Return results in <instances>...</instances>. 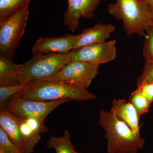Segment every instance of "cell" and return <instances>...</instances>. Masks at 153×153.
Masks as SVG:
<instances>
[{
  "instance_id": "obj_27",
  "label": "cell",
  "mask_w": 153,
  "mask_h": 153,
  "mask_svg": "<svg viewBox=\"0 0 153 153\" xmlns=\"http://www.w3.org/2000/svg\"></svg>"
},
{
  "instance_id": "obj_1",
  "label": "cell",
  "mask_w": 153,
  "mask_h": 153,
  "mask_svg": "<svg viewBox=\"0 0 153 153\" xmlns=\"http://www.w3.org/2000/svg\"><path fill=\"white\" fill-rule=\"evenodd\" d=\"M99 124L105 132L108 153H137L143 147L144 139L137 136L125 123L111 111L102 110Z\"/></svg>"
},
{
  "instance_id": "obj_13",
  "label": "cell",
  "mask_w": 153,
  "mask_h": 153,
  "mask_svg": "<svg viewBox=\"0 0 153 153\" xmlns=\"http://www.w3.org/2000/svg\"><path fill=\"white\" fill-rule=\"evenodd\" d=\"M110 111L119 119L125 123L137 136L141 137L140 134V117L130 102H127L124 99H114L112 101Z\"/></svg>"
},
{
  "instance_id": "obj_15",
  "label": "cell",
  "mask_w": 153,
  "mask_h": 153,
  "mask_svg": "<svg viewBox=\"0 0 153 153\" xmlns=\"http://www.w3.org/2000/svg\"><path fill=\"white\" fill-rule=\"evenodd\" d=\"M16 64L0 55V86L20 84L16 75Z\"/></svg>"
},
{
  "instance_id": "obj_22",
  "label": "cell",
  "mask_w": 153,
  "mask_h": 153,
  "mask_svg": "<svg viewBox=\"0 0 153 153\" xmlns=\"http://www.w3.org/2000/svg\"><path fill=\"white\" fill-rule=\"evenodd\" d=\"M151 82H153V61H146L142 73L137 79V86L140 87L146 83Z\"/></svg>"
},
{
  "instance_id": "obj_23",
  "label": "cell",
  "mask_w": 153,
  "mask_h": 153,
  "mask_svg": "<svg viewBox=\"0 0 153 153\" xmlns=\"http://www.w3.org/2000/svg\"><path fill=\"white\" fill-rule=\"evenodd\" d=\"M139 87L150 104L153 102V82L146 83Z\"/></svg>"
},
{
  "instance_id": "obj_16",
  "label": "cell",
  "mask_w": 153,
  "mask_h": 153,
  "mask_svg": "<svg viewBox=\"0 0 153 153\" xmlns=\"http://www.w3.org/2000/svg\"><path fill=\"white\" fill-rule=\"evenodd\" d=\"M46 145L48 149H54L56 153H81L75 150L71 142V135L67 130L62 136L50 137Z\"/></svg>"
},
{
  "instance_id": "obj_11",
  "label": "cell",
  "mask_w": 153,
  "mask_h": 153,
  "mask_svg": "<svg viewBox=\"0 0 153 153\" xmlns=\"http://www.w3.org/2000/svg\"><path fill=\"white\" fill-rule=\"evenodd\" d=\"M19 130L23 153H32L41 138V134L49 131L44 121L34 118L20 119Z\"/></svg>"
},
{
  "instance_id": "obj_5",
  "label": "cell",
  "mask_w": 153,
  "mask_h": 153,
  "mask_svg": "<svg viewBox=\"0 0 153 153\" xmlns=\"http://www.w3.org/2000/svg\"><path fill=\"white\" fill-rule=\"evenodd\" d=\"M29 5L0 22V55L12 60L25 33L29 15Z\"/></svg>"
},
{
  "instance_id": "obj_12",
  "label": "cell",
  "mask_w": 153,
  "mask_h": 153,
  "mask_svg": "<svg viewBox=\"0 0 153 153\" xmlns=\"http://www.w3.org/2000/svg\"><path fill=\"white\" fill-rule=\"evenodd\" d=\"M115 30V26L111 23L102 24L100 23L92 27L85 29L82 33L79 34L73 50H76L87 45L104 43Z\"/></svg>"
},
{
  "instance_id": "obj_4",
  "label": "cell",
  "mask_w": 153,
  "mask_h": 153,
  "mask_svg": "<svg viewBox=\"0 0 153 153\" xmlns=\"http://www.w3.org/2000/svg\"><path fill=\"white\" fill-rule=\"evenodd\" d=\"M108 12L123 21L128 36L134 34L145 36L147 28L153 25L148 14L147 6L139 0H115V2L108 5Z\"/></svg>"
},
{
  "instance_id": "obj_19",
  "label": "cell",
  "mask_w": 153,
  "mask_h": 153,
  "mask_svg": "<svg viewBox=\"0 0 153 153\" xmlns=\"http://www.w3.org/2000/svg\"><path fill=\"white\" fill-rule=\"evenodd\" d=\"M26 84H19L9 86H0V108L7 109L11 98L22 92L25 89Z\"/></svg>"
},
{
  "instance_id": "obj_7",
  "label": "cell",
  "mask_w": 153,
  "mask_h": 153,
  "mask_svg": "<svg viewBox=\"0 0 153 153\" xmlns=\"http://www.w3.org/2000/svg\"><path fill=\"white\" fill-rule=\"evenodd\" d=\"M69 101L68 99L35 101L21 98L17 94L11 99L7 109L11 114L20 118H34L44 121L47 116L57 107Z\"/></svg>"
},
{
  "instance_id": "obj_6",
  "label": "cell",
  "mask_w": 153,
  "mask_h": 153,
  "mask_svg": "<svg viewBox=\"0 0 153 153\" xmlns=\"http://www.w3.org/2000/svg\"><path fill=\"white\" fill-rule=\"evenodd\" d=\"M99 65L82 62H70L46 79L51 82H63L87 89L98 74Z\"/></svg>"
},
{
  "instance_id": "obj_10",
  "label": "cell",
  "mask_w": 153,
  "mask_h": 153,
  "mask_svg": "<svg viewBox=\"0 0 153 153\" xmlns=\"http://www.w3.org/2000/svg\"><path fill=\"white\" fill-rule=\"evenodd\" d=\"M79 36L67 34L58 37H40L33 47L34 55L47 53H67L73 50L74 44Z\"/></svg>"
},
{
  "instance_id": "obj_17",
  "label": "cell",
  "mask_w": 153,
  "mask_h": 153,
  "mask_svg": "<svg viewBox=\"0 0 153 153\" xmlns=\"http://www.w3.org/2000/svg\"><path fill=\"white\" fill-rule=\"evenodd\" d=\"M31 0H0V22L30 4Z\"/></svg>"
},
{
  "instance_id": "obj_2",
  "label": "cell",
  "mask_w": 153,
  "mask_h": 153,
  "mask_svg": "<svg viewBox=\"0 0 153 153\" xmlns=\"http://www.w3.org/2000/svg\"><path fill=\"white\" fill-rule=\"evenodd\" d=\"M21 98L38 101L68 99L82 101L93 100L96 96L87 89L63 82L32 80L18 94Z\"/></svg>"
},
{
  "instance_id": "obj_20",
  "label": "cell",
  "mask_w": 153,
  "mask_h": 153,
  "mask_svg": "<svg viewBox=\"0 0 153 153\" xmlns=\"http://www.w3.org/2000/svg\"><path fill=\"white\" fill-rule=\"evenodd\" d=\"M145 41L144 45V57L146 62L153 61V25L149 26L146 30Z\"/></svg>"
},
{
  "instance_id": "obj_21",
  "label": "cell",
  "mask_w": 153,
  "mask_h": 153,
  "mask_svg": "<svg viewBox=\"0 0 153 153\" xmlns=\"http://www.w3.org/2000/svg\"><path fill=\"white\" fill-rule=\"evenodd\" d=\"M0 152L5 153H20L5 131L0 127Z\"/></svg>"
},
{
  "instance_id": "obj_26",
  "label": "cell",
  "mask_w": 153,
  "mask_h": 153,
  "mask_svg": "<svg viewBox=\"0 0 153 153\" xmlns=\"http://www.w3.org/2000/svg\"><path fill=\"white\" fill-rule=\"evenodd\" d=\"M0 153H5L3 152H0Z\"/></svg>"
},
{
  "instance_id": "obj_3",
  "label": "cell",
  "mask_w": 153,
  "mask_h": 153,
  "mask_svg": "<svg viewBox=\"0 0 153 153\" xmlns=\"http://www.w3.org/2000/svg\"><path fill=\"white\" fill-rule=\"evenodd\" d=\"M72 50L67 53H47L34 55L30 60L16 65V75L20 84L32 80H43L57 72L71 61Z\"/></svg>"
},
{
  "instance_id": "obj_24",
  "label": "cell",
  "mask_w": 153,
  "mask_h": 153,
  "mask_svg": "<svg viewBox=\"0 0 153 153\" xmlns=\"http://www.w3.org/2000/svg\"><path fill=\"white\" fill-rule=\"evenodd\" d=\"M148 12L149 17L153 23V4L148 5Z\"/></svg>"
},
{
  "instance_id": "obj_8",
  "label": "cell",
  "mask_w": 153,
  "mask_h": 153,
  "mask_svg": "<svg viewBox=\"0 0 153 153\" xmlns=\"http://www.w3.org/2000/svg\"><path fill=\"white\" fill-rule=\"evenodd\" d=\"M116 40L87 45L72 50L71 62H82L100 65L116 57Z\"/></svg>"
},
{
  "instance_id": "obj_18",
  "label": "cell",
  "mask_w": 153,
  "mask_h": 153,
  "mask_svg": "<svg viewBox=\"0 0 153 153\" xmlns=\"http://www.w3.org/2000/svg\"><path fill=\"white\" fill-rule=\"evenodd\" d=\"M129 102L132 104L140 117L149 111L151 104L143 94L140 88H137L131 94Z\"/></svg>"
},
{
  "instance_id": "obj_25",
  "label": "cell",
  "mask_w": 153,
  "mask_h": 153,
  "mask_svg": "<svg viewBox=\"0 0 153 153\" xmlns=\"http://www.w3.org/2000/svg\"><path fill=\"white\" fill-rule=\"evenodd\" d=\"M139 1L143 4L147 6L153 4V0H139Z\"/></svg>"
},
{
  "instance_id": "obj_14",
  "label": "cell",
  "mask_w": 153,
  "mask_h": 153,
  "mask_svg": "<svg viewBox=\"0 0 153 153\" xmlns=\"http://www.w3.org/2000/svg\"><path fill=\"white\" fill-rule=\"evenodd\" d=\"M20 119L10 113L7 109L1 110L0 127L5 131L20 153H23V146L19 130Z\"/></svg>"
},
{
  "instance_id": "obj_9",
  "label": "cell",
  "mask_w": 153,
  "mask_h": 153,
  "mask_svg": "<svg viewBox=\"0 0 153 153\" xmlns=\"http://www.w3.org/2000/svg\"><path fill=\"white\" fill-rule=\"evenodd\" d=\"M105 0H67L68 8L64 14V24L72 32L79 26L81 18L90 19L95 16L94 11Z\"/></svg>"
}]
</instances>
